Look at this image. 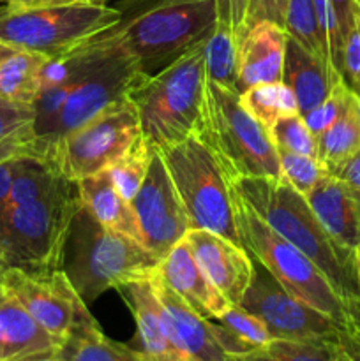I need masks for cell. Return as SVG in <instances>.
<instances>
[{
  "mask_svg": "<svg viewBox=\"0 0 360 361\" xmlns=\"http://www.w3.org/2000/svg\"><path fill=\"white\" fill-rule=\"evenodd\" d=\"M147 74L112 27L42 67L35 109V145L49 159L60 140L97 116Z\"/></svg>",
  "mask_w": 360,
  "mask_h": 361,
  "instance_id": "cell-1",
  "label": "cell"
},
{
  "mask_svg": "<svg viewBox=\"0 0 360 361\" xmlns=\"http://www.w3.org/2000/svg\"><path fill=\"white\" fill-rule=\"evenodd\" d=\"M233 187L277 235L306 254L327 275L352 314L353 307L360 305L355 250L346 249L328 235L306 196L284 178H239Z\"/></svg>",
  "mask_w": 360,
  "mask_h": 361,
  "instance_id": "cell-2",
  "label": "cell"
},
{
  "mask_svg": "<svg viewBox=\"0 0 360 361\" xmlns=\"http://www.w3.org/2000/svg\"><path fill=\"white\" fill-rule=\"evenodd\" d=\"M113 30L140 62L155 74L207 41L217 25L215 0H120Z\"/></svg>",
  "mask_w": 360,
  "mask_h": 361,
  "instance_id": "cell-3",
  "label": "cell"
},
{
  "mask_svg": "<svg viewBox=\"0 0 360 361\" xmlns=\"http://www.w3.org/2000/svg\"><path fill=\"white\" fill-rule=\"evenodd\" d=\"M159 264L161 257L143 243L104 228L80 204L71 224L62 270L85 303L108 289L154 277Z\"/></svg>",
  "mask_w": 360,
  "mask_h": 361,
  "instance_id": "cell-4",
  "label": "cell"
},
{
  "mask_svg": "<svg viewBox=\"0 0 360 361\" xmlns=\"http://www.w3.org/2000/svg\"><path fill=\"white\" fill-rule=\"evenodd\" d=\"M205 41L155 74H147L133 90L141 136L155 148L196 136L201 126L205 87Z\"/></svg>",
  "mask_w": 360,
  "mask_h": 361,
  "instance_id": "cell-5",
  "label": "cell"
},
{
  "mask_svg": "<svg viewBox=\"0 0 360 361\" xmlns=\"http://www.w3.org/2000/svg\"><path fill=\"white\" fill-rule=\"evenodd\" d=\"M80 204L78 183L62 178L39 200L7 208L0 217V257L6 267L35 275L62 270Z\"/></svg>",
  "mask_w": 360,
  "mask_h": 361,
  "instance_id": "cell-6",
  "label": "cell"
},
{
  "mask_svg": "<svg viewBox=\"0 0 360 361\" xmlns=\"http://www.w3.org/2000/svg\"><path fill=\"white\" fill-rule=\"evenodd\" d=\"M200 136L232 178H282L270 130L242 104L239 92L207 81Z\"/></svg>",
  "mask_w": 360,
  "mask_h": 361,
  "instance_id": "cell-7",
  "label": "cell"
},
{
  "mask_svg": "<svg viewBox=\"0 0 360 361\" xmlns=\"http://www.w3.org/2000/svg\"><path fill=\"white\" fill-rule=\"evenodd\" d=\"M189 217L191 229H207L242 247L236 226V190L212 148L200 136L159 148Z\"/></svg>",
  "mask_w": 360,
  "mask_h": 361,
  "instance_id": "cell-8",
  "label": "cell"
},
{
  "mask_svg": "<svg viewBox=\"0 0 360 361\" xmlns=\"http://www.w3.org/2000/svg\"><path fill=\"white\" fill-rule=\"evenodd\" d=\"M236 226L242 247L254 261L267 268L286 291L327 314L349 334V307L337 295L327 275L306 254L277 235L240 196L236 200Z\"/></svg>",
  "mask_w": 360,
  "mask_h": 361,
  "instance_id": "cell-9",
  "label": "cell"
},
{
  "mask_svg": "<svg viewBox=\"0 0 360 361\" xmlns=\"http://www.w3.org/2000/svg\"><path fill=\"white\" fill-rule=\"evenodd\" d=\"M116 7L48 6L0 11V44L20 51L56 59L73 51L119 21Z\"/></svg>",
  "mask_w": 360,
  "mask_h": 361,
  "instance_id": "cell-10",
  "label": "cell"
},
{
  "mask_svg": "<svg viewBox=\"0 0 360 361\" xmlns=\"http://www.w3.org/2000/svg\"><path fill=\"white\" fill-rule=\"evenodd\" d=\"M140 137L138 111L127 97L60 140L52 150L49 161L59 166L64 176L78 182L109 169Z\"/></svg>",
  "mask_w": 360,
  "mask_h": 361,
  "instance_id": "cell-11",
  "label": "cell"
},
{
  "mask_svg": "<svg viewBox=\"0 0 360 361\" xmlns=\"http://www.w3.org/2000/svg\"><path fill=\"white\" fill-rule=\"evenodd\" d=\"M254 279L240 307L260 317L274 338L337 341L342 328L327 314L286 291L274 275L254 261Z\"/></svg>",
  "mask_w": 360,
  "mask_h": 361,
  "instance_id": "cell-12",
  "label": "cell"
},
{
  "mask_svg": "<svg viewBox=\"0 0 360 361\" xmlns=\"http://www.w3.org/2000/svg\"><path fill=\"white\" fill-rule=\"evenodd\" d=\"M4 284L60 344L73 334L74 328L94 319L64 270L35 275L18 268H7Z\"/></svg>",
  "mask_w": 360,
  "mask_h": 361,
  "instance_id": "cell-13",
  "label": "cell"
},
{
  "mask_svg": "<svg viewBox=\"0 0 360 361\" xmlns=\"http://www.w3.org/2000/svg\"><path fill=\"white\" fill-rule=\"evenodd\" d=\"M131 208L140 226L141 242L161 259L191 229L186 208L159 148L154 147L147 176L131 201Z\"/></svg>",
  "mask_w": 360,
  "mask_h": 361,
  "instance_id": "cell-14",
  "label": "cell"
},
{
  "mask_svg": "<svg viewBox=\"0 0 360 361\" xmlns=\"http://www.w3.org/2000/svg\"><path fill=\"white\" fill-rule=\"evenodd\" d=\"M184 238L210 284L229 305H240L256 271L249 252L207 229H189Z\"/></svg>",
  "mask_w": 360,
  "mask_h": 361,
  "instance_id": "cell-15",
  "label": "cell"
},
{
  "mask_svg": "<svg viewBox=\"0 0 360 361\" xmlns=\"http://www.w3.org/2000/svg\"><path fill=\"white\" fill-rule=\"evenodd\" d=\"M155 295L161 303L162 316L176 351L186 361H232L212 334L210 321L187 305L180 296L166 288L157 277H152Z\"/></svg>",
  "mask_w": 360,
  "mask_h": 361,
  "instance_id": "cell-16",
  "label": "cell"
},
{
  "mask_svg": "<svg viewBox=\"0 0 360 361\" xmlns=\"http://www.w3.org/2000/svg\"><path fill=\"white\" fill-rule=\"evenodd\" d=\"M288 34L274 21L249 23L239 41V76L236 92L261 83L282 81Z\"/></svg>",
  "mask_w": 360,
  "mask_h": 361,
  "instance_id": "cell-17",
  "label": "cell"
},
{
  "mask_svg": "<svg viewBox=\"0 0 360 361\" xmlns=\"http://www.w3.org/2000/svg\"><path fill=\"white\" fill-rule=\"evenodd\" d=\"M157 277L166 288L207 319H215L229 307L228 300L205 277L186 238L175 243L162 257Z\"/></svg>",
  "mask_w": 360,
  "mask_h": 361,
  "instance_id": "cell-18",
  "label": "cell"
},
{
  "mask_svg": "<svg viewBox=\"0 0 360 361\" xmlns=\"http://www.w3.org/2000/svg\"><path fill=\"white\" fill-rule=\"evenodd\" d=\"M116 291L129 305L136 323L138 342H140V348H136L138 351L148 361H186L176 351L169 337L152 277L131 282Z\"/></svg>",
  "mask_w": 360,
  "mask_h": 361,
  "instance_id": "cell-19",
  "label": "cell"
},
{
  "mask_svg": "<svg viewBox=\"0 0 360 361\" xmlns=\"http://www.w3.org/2000/svg\"><path fill=\"white\" fill-rule=\"evenodd\" d=\"M60 345L4 284L0 288V361L55 355Z\"/></svg>",
  "mask_w": 360,
  "mask_h": 361,
  "instance_id": "cell-20",
  "label": "cell"
},
{
  "mask_svg": "<svg viewBox=\"0 0 360 361\" xmlns=\"http://www.w3.org/2000/svg\"><path fill=\"white\" fill-rule=\"evenodd\" d=\"M328 235L349 250L360 245V201L334 175H325L306 196Z\"/></svg>",
  "mask_w": 360,
  "mask_h": 361,
  "instance_id": "cell-21",
  "label": "cell"
},
{
  "mask_svg": "<svg viewBox=\"0 0 360 361\" xmlns=\"http://www.w3.org/2000/svg\"><path fill=\"white\" fill-rule=\"evenodd\" d=\"M337 80H341V76H337L325 60L313 55L288 35L282 81L295 94L300 115H306L323 102Z\"/></svg>",
  "mask_w": 360,
  "mask_h": 361,
  "instance_id": "cell-22",
  "label": "cell"
},
{
  "mask_svg": "<svg viewBox=\"0 0 360 361\" xmlns=\"http://www.w3.org/2000/svg\"><path fill=\"white\" fill-rule=\"evenodd\" d=\"M81 204L101 222L104 228L115 229L141 242L140 226L129 201L116 192L108 169L78 180ZM143 243V242H141Z\"/></svg>",
  "mask_w": 360,
  "mask_h": 361,
  "instance_id": "cell-23",
  "label": "cell"
},
{
  "mask_svg": "<svg viewBox=\"0 0 360 361\" xmlns=\"http://www.w3.org/2000/svg\"><path fill=\"white\" fill-rule=\"evenodd\" d=\"M208 321L215 341L229 360L254 351L274 338L260 317L247 312L240 305H229L221 316Z\"/></svg>",
  "mask_w": 360,
  "mask_h": 361,
  "instance_id": "cell-24",
  "label": "cell"
},
{
  "mask_svg": "<svg viewBox=\"0 0 360 361\" xmlns=\"http://www.w3.org/2000/svg\"><path fill=\"white\" fill-rule=\"evenodd\" d=\"M59 355L66 361H148L138 349L106 337L95 319L74 328Z\"/></svg>",
  "mask_w": 360,
  "mask_h": 361,
  "instance_id": "cell-25",
  "label": "cell"
},
{
  "mask_svg": "<svg viewBox=\"0 0 360 361\" xmlns=\"http://www.w3.org/2000/svg\"><path fill=\"white\" fill-rule=\"evenodd\" d=\"M46 56L14 49L0 63V95L9 101L32 104L37 101L42 87V67Z\"/></svg>",
  "mask_w": 360,
  "mask_h": 361,
  "instance_id": "cell-26",
  "label": "cell"
},
{
  "mask_svg": "<svg viewBox=\"0 0 360 361\" xmlns=\"http://www.w3.org/2000/svg\"><path fill=\"white\" fill-rule=\"evenodd\" d=\"M318 161L327 168V171H334L341 162L352 157L360 148V120L356 115L355 92L346 111L328 127L327 130L316 137Z\"/></svg>",
  "mask_w": 360,
  "mask_h": 361,
  "instance_id": "cell-27",
  "label": "cell"
},
{
  "mask_svg": "<svg viewBox=\"0 0 360 361\" xmlns=\"http://www.w3.org/2000/svg\"><path fill=\"white\" fill-rule=\"evenodd\" d=\"M240 104L268 130L281 116L299 113V104L292 88L284 81L261 83L239 94Z\"/></svg>",
  "mask_w": 360,
  "mask_h": 361,
  "instance_id": "cell-28",
  "label": "cell"
},
{
  "mask_svg": "<svg viewBox=\"0 0 360 361\" xmlns=\"http://www.w3.org/2000/svg\"><path fill=\"white\" fill-rule=\"evenodd\" d=\"M207 81L236 92L239 76V37L224 25L217 23L205 41Z\"/></svg>",
  "mask_w": 360,
  "mask_h": 361,
  "instance_id": "cell-29",
  "label": "cell"
},
{
  "mask_svg": "<svg viewBox=\"0 0 360 361\" xmlns=\"http://www.w3.org/2000/svg\"><path fill=\"white\" fill-rule=\"evenodd\" d=\"M335 353L337 341L272 338L254 351L233 356L232 361H332L335 358Z\"/></svg>",
  "mask_w": 360,
  "mask_h": 361,
  "instance_id": "cell-30",
  "label": "cell"
},
{
  "mask_svg": "<svg viewBox=\"0 0 360 361\" xmlns=\"http://www.w3.org/2000/svg\"><path fill=\"white\" fill-rule=\"evenodd\" d=\"M284 30L289 37L295 39L299 44H302L313 55L320 56L330 66L327 44H325L323 35H321L313 0H289L284 18Z\"/></svg>",
  "mask_w": 360,
  "mask_h": 361,
  "instance_id": "cell-31",
  "label": "cell"
},
{
  "mask_svg": "<svg viewBox=\"0 0 360 361\" xmlns=\"http://www.w3.org/2000/svg\"><path fill=\"white\" fill-rule=\"evenodd\" d=\"M152 152H154V147L141 136L126 155H122L115 164L109 166V178H112L116 192L129 203L134 200L145 176H147Z\"/></svg>",
  "mask_w": 360,
  "mask_h": 361,
  "instance_id": "cell-32",
  "label": "cell"
},
{
  "mask_svg": "<svg viewBox=\"0 0 360 361\" xmlns=\"http://www.w3.org/2000/svg\"><path fill=\"white\" fill-rule=\"evenodd\" d=\"M270 136L277 152H292V154L316 157V136L311 133L300 113L281 116L270 129Z\"/></svg>",
  "mask_w": 360,
  "mask_h": 361,
  "instance_id": "cell-33",
  "label": "cell"
},
{
  "mask_svg": "<svg viewBox=\"0 0 360 361\" xmlns=\"http://www.w3.org/2000/svg\"><path fill=\"white\" fill-rule=\"evenodd\" d=\"M279 162H281L282 178L304 196H307L314 189V185L325 175H328L327 168L311 155L279 152Z\"/></svg>",
  "mask_w": 360,
  "mask_h": 361,
  "instance_id": "cell-34",
  "label": "cell"
},
{
  "mask_svg": "<svg viewBox=\"0 0 360 361\" xmlns=\"http://www.w3.org/2000/svg\"><path fill=\"white\" fill-rule=\"evenodd\" d=\"M353 99V90L348 87V83L344 81V78L337 80L332 87L330 94L323 99V102L316 106L314 109H311L309 113H306L304 120H306L307 127L311 129V133L314 136H320L323 130H327L342 113L346 111V108L349 106Z\"/></svg>",
  "mask_w": 360,
  "mask_h": 361,
  "instance_id": "cell-35",
  "label": "cell"
},
{
  "mask_svg": "<svg viewBox=\"0 0 360 361\" xmlns=\"http://www.w3.org/2000/svg\"><path fill=\"white\" fill-rule=\"evenodd\" d=\"M34 106L9 101L0 95V140L34 143Z\"/></svg>",
  "mask_w": 360,
  "mask_h": 361,
  "instance_id": "cell-36",
  "label": "cell"
},
{
  "mask_svg": "<svg viewBox=\"0 0 360 361\" xmlns=\"http://www.w3.org/2000/svg\"><path fill=\"white\" fill-rule=\"evenodd\" d=\"M316 9L318 23H320L321 35L325 39L328 51V60L335 74L342 78V49H344V37L339 27L337 16L334 13L330 0H313Z\"/></svg>",
  "mask_w": 360,
  "mask_h": 361,
  "instance_id": "cell-37",
  "label": "cell"
},
{
  "mask_svg": "<svg viewBox=\"0 0 360 361\" xmlns=\"http://www.w3.org/2000/svg\"><path fill=\"white\" fill-rule=\"evenodd\" d=\"M342 78L355 94H360V25L348 32L342 49Z\"/></svg>",
  "mask_w": 360,
  "mask_h": 361,
  "instance_id": "cell-38",
  "label": "cell"
},
{
  "mask_svg": "<svg viewBox=\"0 0 360 361\" xmlns=\"http://www.w3.org/2000/svg\"><path fill=\"white\" fill-rule=\"evenodd\" d=\"M249 6L251 0H215L217 23L228 27L239 37V41L247 28Z\"/></svg>",
  "mask_w": 360,
  "mask_h": 361,
  "instance_id": "cell-39",
  "label": "cell"
},
{
  "mask_svg": "<svg viewBox=\"0 0 360 361\" xmlns=\"http://www.w3.org/2000/svg\"><path fill=\"white\" fill-rule=\"evenodd\" d=\"M330 175H334L335 178L341 180V182L355 194L356 200L360 201V148L352 155V157H348L344 162H341L334 171H330Z\"/></svg>",
  "mask_w": 360,
  "mask_h": 361,
  "instance_id": "cell-40",
  "label": "cell"
},
{
  "mask_svg": "<svg viewBox=\"0 0 360 361\" xmlns=\"http://www.w3.org/2000/svg\"><path fill=\"white\" fill-rule=\"evenodd\" d=\"M288 2L289 0H260L256 9L251 14L249 23L258 20H268L284 28V18L286 9H288ZM249 23H247V27H249Z\"/></svg>",
  "mask_w": 360,
  "mask_h": 361,
  "instance_id": "cell-41",
  "label": "cell"
},
{
  "mask_svg": "<svg viewBox=\"0 0 360 361\" xmlns=\"http://www.w3.org/2000/svg\"><path fill=\"white\" fill-rule=\"evenodd\" d=\"M332 7H334V13L337 16L339 27H341L342 37L346 39L348 32L355 27L356 16L360 14L359 6H356L355 0H330Z\"/></svg>",
  "mask_w": 360,
  "mask_h": 361,
  "instance_id": "cell-42",
  "label": "cell"
},
{
  "mask_svg": "<svg viewBox=\"0 0 360 361\" xmlns=\"http://www.w3.org/2000/svg\"><path fill=\"white\" fill-rule=\"evenodd\" d=\"M23 155L13 159H6V161H0V217L6 212L7 197H9L11 183H13L14 175H16L18 168H20V161Z\"/></svg>",
  "mask_w": 360,
  "mask_h": 361,
  "instance_id": "cell-43",
  "label": "cell"
},
{
  "mask_svg": "<svg viewBox=\"0 0 360 361\" xmlns=\"http://www.w3.org/2000/svg\"><path fill=\"white\" fill-rule=\"evenodd\" d=\"M20 155H37V157H41L35 141L34 143H25V141L0 140V161L20 157Z\"/></svg>",
  "mask_w": 360,
  "mask_h": 361,
  "instance_id": "cell-44",
  "label": "cell"
},
{
  "mask_svg": "<svg viewBox=\"0 0 360 361\" xmlns=\"http://www.w3.org/2000/svg\"><path fill=\"white\" fill-rule=\"evenodd\" d=\"M337 344L349 361H360V341L355 335L342 331L337 338Z\"/></svg>",
  "mask_w": 360,
  "mask_h": 361,
  "instance_id": "cell-45",
  "label": "cell"
},
{
  "mask_svg": "<svg viewBox=\"0 0 360 361\" xmlns=\"http://www.w3.org/2000/svg\"><path fill=\"white\" fill-rule=\"evenodd\" d=\"M4 4V9L7 11H21V9H35V7L52 6V0H0Z\"/></svg>",
  "mask_w": 360,
  "mask_h": 361,
  "instance_id": "cell-46",
  "label": "cell"
},
{
  "mask_svg": "<svg viewBox=\"0 0 360 361\" xmlns=\"http://www.w3.org/2000/svg\"><path fill=\"white\" fill-rule=\"evenodd\" d=\"M108 0H52V6H71V4H83V6H106Z\"/></svg>",
  "mask_w": 360,
  "mask_h": 361,
  "instance_id": "cell-47",
  "label": "cell"
},
{
  "mask_svg": "<svg viewBox=\"0 0 360 361\" xmlns=\"http://www.w3.org/2000/svg\"><path fill=\"white\" fill-rule=\"evenodd\" d=\"M349 334L355 335L360 341V305L352 309V328H349Z\"/></svg>",
  "mask_w": 360,
  "mask_h": 361,
  "instance_id": "cell-48",
  "label": "cell"
},
{
  "mask_svg": "<svg viewBox=\"0 0 360 361\" xmlns=\"http://www.w3.org/2000/svg\"><path fill=\"white\" fill-rule=\"evenodd\" d=\"M18 361H66L59 353L55 355H42V356H32V358H25V360H18Z\"/></svg>",
  "mask_w": 360,
  "mask_h": 361,
  "instance_id": "cell-49",
  "label": "cell"
},
{
  "mask_svg": "<svg viewBox=\"0 0 360 361\" xmlns=\"http://www.w3.org/2000/svg\"><path fill=\"white\" fill-rule=\"evenodd\" d=\"M13 51H14V49H11V48H7V46L0 44V63H2V60H6L7 56H9Z\"/></svg>",
  "mask_w": 360,
  "mask_h": 361,
  "instance_id": "cell-50",
  "label": "cell"
},
{
  "mask_svg": "<svg viewBox=\"0 0 360 361\" xmlns=\"http://www.w3.org/2000/svg\"><path fill=\"white\" fill-rule=\"evenodd\" d=\"M6 271H7L6 263H4L2 257H0V288H2V286H4V279H6Z\"/></svg>",
  "mask_w": 360,
  "mask_h": 361,
  "instance_id": "cell-51",
  "label": "cell"
},
{
  "mask_svg": "<svg viewBox=\"0 0 360 361\" xmlns=\"http://www.w3.org/2000/svg\"><path fill=\"white\" fill-rule=\"evenodd\" d=\"M332 361H349L348 356H346L344 353L341 351V348H339V344H337V353H335V358L332 360Z\"/></svg>",
  "mask_w": 360,
  "mask_h": 361,
  "instance_id": "cell-52",
  "label": "cell"
},
{
  "mask_svg": "<svg viewBox=\"0 0 360 361\" xmlns=\"http://www.w3.org/2000/svg\"><path fill=\"white\" fill-rule=\"evenodd\" d=\"M355 257H356V271H359V281H360V245L355 249Z\"/></svg>",
  "mask_w": 360,
  "mask_h": 361,
  "instance_id": "cell-53",
  "label": "cell"
},
{
  "mask_svg": "<svg viewBox=\"0 0 360 361\" xmlns=\"http://www.w3.org/2000/svg\"><path fill=\"white\" fill-rule=\"evenodd\" d=\"M258 2H260V0H251V6H249V16H247V23H249V18H251V14H253V11L256 9Z\"/></svg>",
  "mask_w": 360,
  "mask_h": 361,
  "instance_id": "cell-54",
  "label": "cell"
},
{
  "mask_svg": "<svg viewBox=\"0 0 360 361\" xmlns=\"http://www.w3.org/2000/svg\"><path fill=\"white\" fill-rule=\"evenodd\" d=\"M355 104H356V115L360 120V94H355Z\"/></svg>",
  "mask_w": 360,
  "mask_h": 361,
  "instance_id": "cell-55",
  "label": "cell"
},
{
  "mask_svg": "<svg viewBox=\"0 0 360 361\" xmlns=\"http://www.w3.org/2000/svg\"><path fill=\"white\" fill-rule=\"evenodd\" d=\"M355 2H356V6H359V9H360V0H355Z\"/></svg>",
  "mask_w": 360,
  "mask_h": 361,
  "instance_id": "cell-56",
  "label": "cell"
},
{
  "mask_svg": "<svg viewBox=\"0 0 360 361\" xmlns=\"http://www.w3.org/2000/svg\"><path fill=\"white\" fill-rule=\"evenodd\" d=\"M356 21H359V25H360V14H359V16H356Z\"/></svg>",
  "mask_w": 360,
  "mask_h": 361,
  "instance_id": "cell-57",
  "label": "cell"
}]
</instances>
